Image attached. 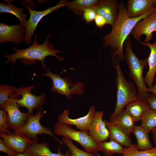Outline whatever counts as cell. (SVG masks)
Returning <instances> with one entry per match:
<instances>
[{
  "label": "cell",
  "mask_w": 156,
  "mask_h": 156,
  "mask_svg": "<svg viewBox=\"0 0 156 156\" xmlns=\"http://www.w3.org/2000/svg\"><path fill=\"white\" fill-rule=\"evenodd\" d=\"M154 8L139 17L131 18L128 15L127 8L121 2L118 6V16L112 31L103 38L104 46H110L115 56L120 60H123L125 58L123 50L124 42L135 25L152 13Z\"/></svg>",
  "instance_id": "obj_1"
},
{
  "label": "cell",
  "mask_w": 156,
  "mask_h": 156,
  "mask_svg": "<svg viewBox=\"0 0 156 156\" xmlns=\"http://www.w3.org/2000/svg\"><path fill=\"white\" fill-rule=\"evenodd\" d=\"M51 36V34H49L43 43L40 44L37 42V36L36 35L34 41L31 45L28 47L23 49L12 48L11 49L15 52L10 55H4V57L7 59L5 63L12 62L14 67L16 61L18 60H20L21 63L25 64H34L36 60H39L41 62L43 67L46 70L47 68L44 64V60L48 56H54L60 62L63 61V57L57 54V53H61L62 51L55 49L54 46L49 43Z\"/></svg>",
  "instance_id": "obj_2"
},
{
  "label": "cell",
  "mask_w": 156,
  "mask_h": 156,
  "mask_svg": "<svg viewBox=\"0 0 156 156\" xmlns=\"http://www.w3.org/2000/svg\"><path fill=\"white\" fill-rule=\"evenodd\" d=\"M125 41V58L128 65L130 78L134 81L136 85L138 97L147 101L151 94L147 91V87L143 76L144 68L148 64L147 58L140 60L138 58L132 49L129 36Z\"/></svg>",
  "instance_id": "obj_3"
},
{
  "label": "cell",
  "mask_w": 156,
  "mask_h": 156,
  "mask_svg": "<svg viewBox=\"0 0 156 156\" xmlns=\"http://www.w3.org/2000/svg\"><path fill=\"white\" fill-rule=\"evenodd\" d=\"M116 71L115 83L116 88V102L113 112L111 115L110 121L114 119L128 103L138 97L135 86L131 81H127L121 69L119 60L117 64H115Z\"/></svg>",
  "instance_id": "obj_4"
},
{
  "label": "cell",
  "mask_w": 156,
  "mask_h": 156,
  "mask_svg": "<svg viewBox=\"0 0 156 156\" xmlns=\"http://www.w3.org/2000/svg\"><path fill=\"white\" fill-rule=\"evenodd\" d=\"M45 114L43 108L38 110L35 114L30 116L24 125L21 128L13 130V133L25 136L29 139L32 142H38L37 135L46 134L50 135L58 141L60 144L63 143L54 135L49 127L42 125L40 120Z\"/></svg>",
  "instance_id": "obj_5"
},
{
  "label": "cell",
  "mask_w": 156,
  "mask_h": 156,
  "mask_svg": "<svg viewBox=\"0 0 156 156\" xmlns=\"http://www.w3.org/2000/svg\"><path fill=\"white\" fill-rule=\"evenodd\" d=\"M45 73H42L43 76L50 78L52 82L51 91L59 95H63L70 99L73 95H82L84 92L85 84L80 81L73 82L69 78H62L60 75L53 73L50 69H46Z\"/></svg>",
  "instance_id": "obj_6"
},
{
  "label": "cell",
  "mask_w": 156,
  "mask_h": 156,
  "mask_svg": "<svg viewBox=\"0 0 156 156\" xmlns=\"http://www.w3.org/2000/svg\"><path fill=\"white\" fill-rule=\"evenodd\" d=\"M55 134L68 138L79 143L85 151L97 155L99 151L98 144L95 142L87 132L77 131L70 125L56 122L53 127Z\"/></svg>",
  "instance_id": "obj_7"
},
{
  "label": "cell",
  "mask_w": 156,
  "mask_h": 156,
  "mask_svg": "<svg viewBox=\"0 0 156 156\" xmlns=\"http://www.w3.org/2000/svg\"><path fill=\"white\" fill-rule=\"evenodd\" d=\"M67 1L61 0L55 5L42 11L33 10L28 6L25 3L23 4L27 9L29 13V18L27 20L25 27V31L24 41L29 44L32 42L31 39L36 29L37 25L42 18L47 14L57 10L62 7L65 6Z\"/></svg>",
  "instance_id": "obj_8"
},
{
  "label": "cell",
  "mask_w": 156,
  "mask_h": 156,
  "mask_svg": "<svg viewBox=\"0 0 156 156\" xmlns=\"http://www.w3.org/2000/svg\"><path fill=\"white\" fill-rule=\"evenodd\" d=\"M34 87V86H31L18 88V94L20 96H21L22 97L15 99L19 107L26 108L28 112L31 116L34 115L33 110L34 109L39 110L42 108V106L46 100L44 94L38 96L31 93V91Z\"/></svg>",
  "instance_id": "obj_9"
},
{
  "label": "cell",
  "mask_w": 156,
  "mask_h": 156,
  "mask_svg": "<svg viewBox=\"0 0 156 156\" xmlns=\"http://www.w3.org/2000/svg\"><path fill=\"white\" fill-rule=\"evenodd\" d=\"M16 99L10 98L1 109H4L8 116V127L10 130L18 129L25 123L30 115L28 113H23L19 109V106L15 101Z\"/></svg>",
  "instance_id": "obj_10"
},
{
  "label": "cell",
  "mask_w": 156,
  "mask_h": 156,
  "mask_svg": "<svg viewBox=\"0 0 156 156\" xmlns=\"http://www.w3.org/2000/svg\"><path fill=\"white\" fill-rule=\"evenodd\" d=\"M156 32V13H152L149 15L139 22L135 26L131 34L138 42L141 36H146L144 43H149L153 38V33Z\"/></svg>",
  "instance_id": "obj_11"
},
{
  "label": "cell",
  "mask_w": 156,
  "mask_h": 156,
  "mask_svg": "<svg viewBox=\"0 0 156 156\" xmlns=\"http://www.w3.org/2000/svg\"><path fill=\"white\" fill-rule=\"evenodd\" d=\"M96 111L95 107L91 105L86 115L79 118L73 119L69 117V110L67 109L60 114L58 117V122L62 123L75 126L81 131L88 132Z\"/></svg>",
  "instance_id": "obj_12"
},
{
  "label": "cell",
  "mask_w": 156,
  "mask_h": 156,
  "mask_svg": "<svg viewBox=\"0 0 156 156\" xmlns=\"http://www.w3.org/2000/svg\"><path fill=\"white\" fill-rule=\"evenodd\" d=\"M104 112L102 110L95 112L88 133L94 141L98 144L106 141L109 137V133L103 120Z\"/></svg>",
  "instance_id": "obj_13"
},
{
  "label": "cell",
  "mask_w": 156,
  "mask_h": 156,
  "mask_svg": "<svg viewBox=\"0 0 156 156\" xmlns=\"http://www.w3.org/2000/svg\"><path fill=\"white\" fill-rule=\"evenodd\" d=\"M25 29L20 23L8 25L0 23V43L12 42L17 45L24 41Z\"/></svg>",
  "instance_id": "obj_14"
},
{
  "label": "cell",
  "mask_w": 156,
  "mask_h": 156,
  "mask_svg": "<svg viewBox=\"0 0 156 156\" xmlns=\"http://www.w3.org/2000/svg\"><path fill=\"white\" fill-rule=\"evenodd\" d=\"M118 7L116 0H99L98 4L93 8L96 14L102 16L107 21L109 24L112 26L118 16Z\"/></svg>",
  "instance_id": "obj_15"
},
{
  "label": "cell",
  "mask_w": 156,
  "mask_h": 156,
  "mask_svg": "<svg viewBox=\"0 0 156 156\" xmlns=\"http://www.w3.org/2000/svg\"><path fill=\"white\" fill-rule=\"evenodd\" d=\"M4 144L18 153H24L28 145L32 142L28 138L12 132L8 134L0 133Z\"/></svg>",
  "instance_id": "obj_16"
},
{
  "label": "cell",
  "mask_w": 156,
  "mask_h": 156,
  "mask_svg": "<svg viewBox=\"0 0 156 156\" xmlns=\"http://www.w3.org/2000/svg\"><path fill=\"white\" fill-rule=\"evenodd\" d=\"M127 5L129 16L136 18L153 8L156 5V0H129Z\"/></svg>",
  "instance_id": "obj_17"
},
{
  "label": "cell",
  "mask_w": 156,
  "mask_h": 156,
  "mask_svg": "<svg viewBox=\"0 0 156 156\" xmlns=\"http://www.w3.org/2000/svg\"><path fill=\"white\" fill-rule=\"evenodd\" d=\"M61 150L60 146L57 153H54L51 151L47 142H31L28 145L24 153L29 156H66L65 153H62Z\"/></svg>",
  "instance_id": "obj_18"
},
{
  "label": "cell",
  "mask_w": 156,
  "mask_h": 156,
  "mask_svg": "<svg viewBox=\"0 0 156 156\" xmlns=\"http://www.w3.org/2000/svg\"><path fill=\"white\" fill-rule=\"evenodd\" d=\"M104 121L109 131L110 140L115 141L126 147H129L133 144L130 135L110 122L105 120Z\"/></svg>",
  "instance_id": "obj_19"
},
{
  "label": "cell",
  "mask_w": 156,
  "mask_h": 156,
  "mask_svg": "<svg viewBox=\"0 0 156 156\" xmlns=\"http://www.w3.org/2000/svg\"><path fill=\"white\" fill-rule=\"evenodd\" d=\"M144 46L148 47L150 50L148 57L147 58L149 69L144 78L145 83L148 87L152 86L154 81L156 75V42L153 44L140 42Z\"/></svg>",
  "instance_id": "obj_20"
},
{
  "label": "cell",
  "mask_w": 156,
  "mask_h": 156,
  "mask_svg": "<svg viewBox=\"0 0 156 156\" xmlns=\"http://www.w3.org/2000/svg\"><path fill=\"white\" fill-rule=\"evenodd\" d=\"M125 107L126 110L131 116L135 122L140 121L143 114L150 109L148 101L139 97L128 103Z\"/></svg>",
  "instance_id": "obj_21"
},
{
  "label": "cell",
  "mask_w": 156,
  "mask_h": 156,
  "mask_svg": "<svg viewBox=\"0 0 156 156\" xmlns=\"http://www.w3.org/2000/svg\"><path fill=\"white\" fill-rule=\"evenodd\" d=\"M110 122L129 135L133 133L135 125V122L132 117L125 109H124Z\"/></svg>",
  "instance_id": "obj_22"
},
{
  "label": "cell",
  "mask_w": 156,
  "mask_h": 156,
  "mask_svg": "<svg viewBox=\"0 0 156 156\" xmlns=\"http://www.w3.org/2000/svg\"><path fill=\"white\" fill-rule=\"evenodd\" d=\"M133 133L137 140V144L136 145L138 149L142 151H146L154 148L149 139V133L146 131L141 125H135Z\"/></svg>",
  "instance_id": "obj_23"
},
{
  "label": "cell",
  "mask_w": 156,
  "mask_h": 156,
  "mask_svg": "<svg viewBox=\"0 0 156 156\" xmlns=\"http://www.w3.org/2000/svg\"><path fill=\"white\" fill-rule=\"evenodd\" d=\"M5 4L0 3V13L11 14L16 16L19 20L20 23L25 27L27 21V15L23 12L25 9L23 8H18L14 5L9 1Z\"/></svg>",
  "instance_id": "obj_24"
},
{
  "label": "cell",
  "mask_w": 156,
  "mask_h": 156,
  "mask_svg": "<svg viewBox=\"0 0 156 156\" xmlns=\"http://www.w3.org/2000/svg\"><path fill=\"white\" fill-rule=\"evenodd\" d=\"M98 0H75L67 1L65 6L78 14H82L85 9L92 8L99 3Z\"/></svg>",
  "instance_id": "obj_25"
},
{
  "label": "cell",
  "mask_w": 156,
  "mask_h": 156,
  "mask_svg": "<svg viewBox=\"0 0 156 156\" xmlns=\"http://www.w3.org/2000/svg\"><path fill=\"white\" fill-rule=\"evenodd\" d=\"M99 151L106 156L114 154L122 155L124 148L117 142L113 141H105L98 144Z\"/></svg>",
  "instance_id": "obj_26"
},
{
  "label": "cell",
  "mask_w": 156,
  "mask_h": 156,
  "mask_svg": "<svg viewBox=\"0 0 156 156\" xmlns=\"http://www.w3.org/2000/svg\"><path fill=\"white\" fill-rule=\"evenodd\" d=\"M18 88L5 84L0 85V107L3 105L10 98L16 99H19L17 94Z\"/></svg>",
  "instance_id": "obj_27"
},
{
  "label": "cell",
  "mask_w": 156,
  "mask_h": 156,
  "mask_svg": "<svg viewBox=\"0 0 156 156\" xmlns=\"http://www.w3.org/2000/svg\"><path fill=\"white\" fill-rule=\"evenodd\" d=\"M141 125L149 133L156 127V110L150 109L142 116Z\"/></svg>",
  "instance_id": "obj_28"
},
{
  "label": "cell",
  "mask_w": 156,
  "mask_h": 156,
  "mask_svg": "<svg viewBox=\"0 0 156 156\" xmlns=\"http://www.w3.org/2000/svg\"><path fill=\"white\" fill-rule=\"evenodd\" d=\"M121 156H156V147L146 151L138 149L136 145L133 144L131 146L125 147Z\"/></svg>",
  "instance_id": "obj_29"
},
{
  "label": "cell",
  "mask_w": 156,
  "mask_h": 156,
  "mask_svg": "<svg viewBox=\"0 0 156 156\" xmlns=\"http://www.w3.org/2000/svg\"><path fill=\"white\" fill-rule=\"evenodd\" d=\"M61 141L68 147L72 156H96V155L79 149L74 144L72 140L70 139L63 137L62 138Z\"/></svg>",
  "instance_id": "obj_30"
},
{
  "label": "cell",
  "mask_w": 156,
  "mask_h": 156,
  "mask_svg": "<svg viewBox=\"0 0 156 156\" xmlns=\"http://www.w3.org/2000/svg\"><path fill=\"white\" fill-rule=\"evenodd\" d=\"M8 127V116L3 109H0V133L4 134L12 133Z\"/></svg>",
  "instance_id": "obj_31"
},
{
  "label": "cell",
  "mask_w": 156,
  "mask_h": 156,
  "mask_svg": "<svg viewBox=\"0 0 156 156\" xmlns=\"http://www.w3.org/2000/svg\"><path fill=\"white\" fill-rule=\"evenodd\" d=\"M82 15L83 19L86 23H89L94 20L96 14L92 8L84 10Z\"/></svg>",
  "instance_id": "obj_32"
},
{
  "label": "cell",
  "mask_w": 156,
  "mask_h": 156,
  "mask_svg": "<svg viewBox=\"0 0 156 156\" xmlns=\"http://www.w3.org/2000/svg\"><path fill=\"white\" fill-rule=\"evenodd\" d=\"M0 151L7 153L9 156H16L18 153L5 145L1 138L0 139Z\"/></svg>",
  "instance_id": "obj_33"
},
{
  "label": "cell",
  "mask_w": 156,
  "mask_h": 156,
  "mask_svg": "<svg viewBox=\"0 0 156 156\" xmlns=\"http://www.w3.org/2000/svg\"><path fill=\"white\" fill-rule=\"evenodd\" d=\"M94 20L96 26L99 27L101 28L106 24H109L104 18L99 14L96 15Z\"/></svg>",
  "instance_id": "obj_34"
},
{
  "label": "cell",
  "mask_w": 156,
  "mask_h": 156,
  "mask_svg": "<svg viewBox=\"0 0 156 156\" xmlns=\"http://www.w3.org/2000/svg\"><path fill=\"white\" fill-rule=\"evenodd\" d=\"M147 101L150 109L156 110V96L151 95Z\"/></svg>",
  "instance_id": "obj_35"
},
{
  "label": "cell",
  "mask_w": 156,
  "mask_h": 156,
  "mask_svg": "<svg viewBox=\"0 0 156 156\" xmlns=\"http://www.w3.org/2000/svg\"><path fill=\"white\" fill-rule=\"evenodd\" d=\"M147 91L153 95L156 96V78L154 84L151 86L147 87Z\"/></svg>",
  "instance_id": "obj_36"
},
{
  "label": "cell",
  "mask_w": 156,
  "mask_h": 156,
  "mask_svg": "<svg viewBox=\"0 0 156 156\" xmlns=\"http://www.w3.org/2000/svg\"><path fill=\"white\" fill-rule=\"evenodd\" d=\"M153 136V140L154 144L156 147V127L151 131Z\"/></svg>",
  "instance_id": "obj_37"
},
{
  "label": "cell",
  "mask_w": 156,
  "mask_h": 156,
  "mask_svg": "<svg viewBox=\"0 0 156 156\" xmlns=\"http://www.w3.org/2000/svg\"><path fill=\"white\" fill-rule=\"evenodd\" d=\"M16 156H29L25 153H18Z\"/></svg>",
  "instance_id": "obj_38"
},
{
  "label": "cell",
  "mask_w": 156,
  "mask_h": 156,
  "mask_svg": "<svg viewBox=\"0 0 156 156\" xmlns=\"http://www.w3.org/2000/svg\"><path fill=\"white\" fill-rule=\"evenodd\" d=\"M66 156H72L69 150L66 151L65 153Z\"/></svg>",
  "instance_id": "obj_39"
},
{
  "label": "cell",
  "mask_w": 156,
  "mask_h": 156,
  "mask_svg": "<svg viewBox=\"0 0 156 156\" xmlns=\"http://www.w3.org/2000/svg\"><path fill=\"white\" fill-rule=\"evenodd\" d=\"M153 12L156 13V5L154 7Z\"/></svg>",
  "instance_id": "obj_40"
},
{
  "label": "cell",
  "mask_w": 156,
  "mask_h": 156,
  "mask_svg": "<svg viewBox=\"0 0 156 156\" xmlns=\"http://www.w3.org/2000/svg\"><path fill=\"white\" fill-rule=\"evenodd\" d=\"M96 156H101V155L99 154L98 153L96 155Z\"/></svg>",
  "instance_id": "obj_41"
},
{
  "label": "cell",
  "mask_w": 156,
  "mask_h": 156,
  "mask_svg": "<svg viewBox=\"0 0 156 156\" xmlns=\"http://www.w3.org/2000/svg\"></svg>",
  "instance_id": "obj_42"
},
{
  "label": "cell",
  "mask_w": 156,
  "mask_h": 156,
  "mask_svg": "<svg viewBox=\"0 0 156 156\" xmlns=\"http://www.w3.org/2000/svg\"></svg>",
  "instance_id": "obj_43"
}]
</instances>
